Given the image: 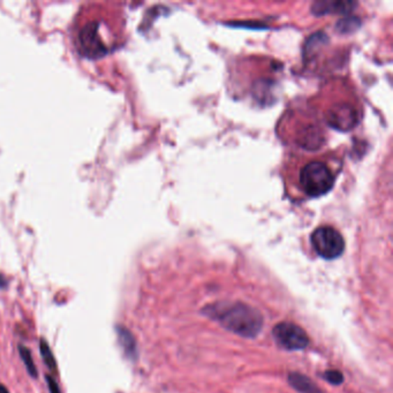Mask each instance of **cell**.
I'll return each mask as SVG.
<instances>
[{
	"instance_id": "9",
	"label": "cell",
	"mask_w": 393,
	"mask_h": 393,
	"mask_svg": "<svg viewBox=\"0 0 393 393\" xmlns=\"http://www.w3.org/2000/svg\"><path fill=\"white\" fill-rule=\"evenodd\" d=\"M19 353H20L23 364L26 366L27 371L29 373L30 376L36 378L37 368L35 364H34L33 357H31L29 350L26 346H23V345H19Z\"/></svg>"
},
{
	"instance_id": "6",
	"label": "cell",
	"mask_w": 393,
	"mask_h": 393,
	"mask_svg": "<svg viewBox=\"0 0 393 393\" xmlns=\"http://www.w3.org/2000/svg\"><path fill=\"white\" fill-rule=\"evenodd\" d=\"M329 122L338 129L348 131L357 124V112L350 105H339L329 113Z\"/></svg>"
},
{
	"instance_id": "13",
	"label": "cell",
	"mask_w": 393,
	"mask_h": 393,
	"mask_svg": "<svg viewBox=\"0 0 393 393\" xmlns=\"http://www.w3.org/2000/svg\"><path fill=\"white\" fill-rule=\"evenodd\" d=\"M0 393H10L8 390H7L6 387H3V384H0Z\"/></svg>"
},
{
	"instance_id": "10",
	"label": "cell",
	"mask_w": 393,
	"mask_h": 393,
	"mask_svg": "<svg viewBox=\"0 0 393 393\" xmlns=\"http://www.w3.org/2000/svg\"><path fill=\"white\" fill-rule=\"evenodd\" d=\"M40 348H41V354H42V359L44 361V364H45L46 367L51 369V371H56L57 369V362L56 359L53 357L52 351H51V348H50L49 344L46 343L44 339H41L40 341Z\"/></svg>"
},
{
	"instance_id": "12",
	"label": "cell",
	"mask_w": 393,
	"mask_h": 393,
	"mask_svg": "<svg viewBox=\"0 0 393 393\" xmlns=\"http://www.w3.org/2000/svg\"><path fill=\"white\" fill-rule=\"evenodd\" d=\"M46 382H48V387H49L50 392L60 393L59 387H58L56 380H53V377H46Z\"/></svg>"
},
{
	"instance_id": "5",
	"label": "cell",
	"mask_w": 393,
	"mask_h": 393,
	"mask_svg": "<svg viewBox=\"0 0 393 393\" xmlns=\"http://www.w3.org/2000/svg\"><path fill=\"white\" fill-rule=\"evenodd\" d=\"M272 334L277 344L287 351H300L307 348L309 344L307 334L293 323H279L276 325Z\"/></svg>"
},
{
	"instance_id": "11",
	"label": "cell",
	"mask_w": 393,
	"mask_h": 393,
	"mask_svg": "<svg viewBox=\"0 0 393 393\" xmlns=\"http://www.w3.org/2000/svg\"><path fill=\"white\" fill-rule=\"evenodd\" d=\"M325 380H328L332 384H341L344 380V377L339 371H330L324 373Z\"/></svg>"
},
{
	"instance_id": "2",
	"label": "cell",
	"mask_w": 393,
	"mask_h": 393,
	"mask_svg": "<svg viewBox=\"0 0 393 393\" xmlns=\"http://www.w3.org/2000/svg\"><path fill=\"white\" fill-rule=\"evenodd\" d=\"M300 185L308 196L318 197L328 193L334 185V176L328 165L322 162H310L302 167Z\"/></svg>"
},
{
	"instance_id": "4",
	"label": "cell",
	"mask_w": 393,
	"mask_h": 393,
	"mask_svg": "<svg viewBox=\"0 0 393 393\" xmlns=\"http://www.w3.org/2000/svg\"><path fill=\"white\" fill-rule=\"evenodd\" d=\"M79 48L83 56L90 59H99L108 53V46L105 45L99 35V23L92 21L83 27L79 34Z\"/></svg>"
},
{
	"instance_id": "8",
	"label": "cell",
	"mask_w": 393,
	"mask_h": 393,
	"mask_svg": "<svg viewBox=\"0 0 393 393\" xmlns=\"http://www.w3.org/2000/svg\"><path fill=\"white\" fill-rule=\"evenodd\" d=\"M290 380H291L292 385L301 392L318 393L314 384L311 383L310 380H307L306 377L300 376V375H291Z\"/></svg>"
},
{
	"instance_id": "7",
	"label": "cell",
	"mask_w": 393,
	"mask_h": 393,
	"mask_svg": "<svg viewBox=\"0 0 393 393\" xmlns=\"http://www.w3.org/2000/svg\"><path fill=\"white\" fill-rule=\"evenodd\" d=\"M117 331H118L119 343L122 345V350H124L126 355L134 357L136 354V348H135L134 338L131 336V332L122 328V327H119Z\"/></svg>"
},
{
	"instance_id": "1",
	"label": "cell",
	"mask_w": 393,
	"mask_h": 393,
	"mask_svg": "<svg viewBox=\"0 0 393 393\" xmlns=\"http://www.w3.org/2000/svg\"><path fill=\"white\" fill-rule=\"evenodd\" d=\"M206 313L210 317L220 322L224 328L243 337H255L262 329L261 313L243 302L216 303L209 306Z\"/></svg>"
},
{
	"instance_id": "3",
	"label": "cell",
	"mask_w": 393,
	"mask_h": 393,
	"mask_svg": "<svg viewBox=\"0 0 393 393\" xmlns=\"http://www.w3.org/2000/svg\"><path fill=\"white\" fill-rule=\"evenodd\" d=\"M311 243L323 259H337L344 252L345 240L341 232L331 227H321L311 234Z\"/></svg>"
}]
</instances>
